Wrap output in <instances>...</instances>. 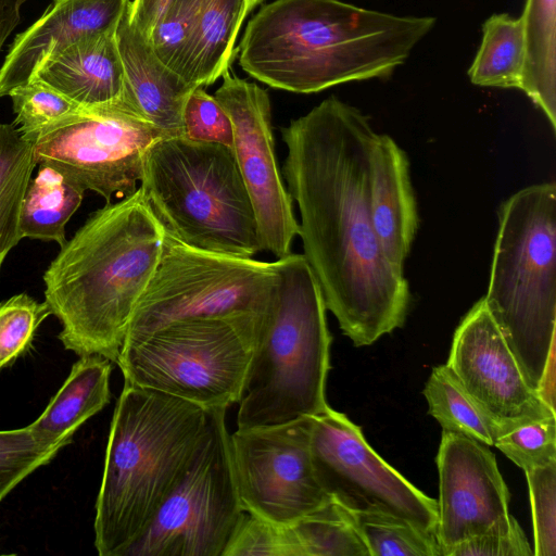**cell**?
<instances>
[{
	"mask_svg": "<svg viewBox=\"0 0 556 556\" xmlns=\"http://www.w3.org/2000/svg\"><path fill=\"white\" fill-rule=\"evenodd\" d=\"M263 320L181 319L125 342L124 383L210 409L239 403Z\"/></svg>",
	"mask_w": 556,
	"mask_h": 556,
	"instance_id": "8",
	"label": "cell"
},
{
	"mask_svg": "<svg viewBox=\"0 0 556 556\" xmlns=\"http://www.w3.org/2000/svg\"><path fill=\"white\" fill-rule=\"evenodd\" d=\"M161 134L124 103L81 106L30 140L37 165L49 166L106 203L138 189L144 155Z\"/></svg>",
	"mask_w": 556,
	"mask_h": 556,
	"instance_id": "11",
	"label": "cell"
},
{
	"mask_svg": "<svg viewBox=\"0 0 556 556\" xmlns=\"http://www.w3.org/2000/svg\"><path fill=\"white\" fill-rule=\"evenodd\" d=\"M277 287L274 262L193 248L165 230L156 269L124 343L181 319L264 320Z\"/></svg>",
	"mask_w": 556,
	"mask_h": 556,
	"instance_id": "9",
	"label": "cell"
},
{
	"mask_svg": "<svg viewBox=\"0 0 556 556\" xmlns=\"http://www.w3.org/2000/svg\"><path fill=\"white\" fill-rule=\"evenodd\" d=\"M207 421L188 401L124 383L96 502L94 546L124 556L182 475Z\"/></svg>",
	"mask_w": 556,
	"mask_h": 556,
	"instance_id": "4",
	"label": "cell"
},
{
	"mask_svg": "<svg viewBox=\"0 0 556 556\" xmlns=\"http://www.w3.org/2000/svg\"><path fill=\"white\" fill-rule=\"evenodd\" d=\"M167 232L211 252L262 251L253 206L231 148L182 137L155 141L139 182Z\"/></svg>",
	"mask_w": 556,
	"mask_h": 556,
	"instance_id": "7",
	"label": "cell"
},
{
	"mask_svg": "<svg viewBox=\"0 0 556 556\" xmlns=\"http://www.w3.org/2000/svg\"><path fill=\"white\" fill-rule=\"evenodd\" d=\"M448 556H534V553L522 528L508 513L455 546Z\"/></svg>",
	"mask_w": 556,
	"mask_h": 556,
	"instance_id": "36",
	"label": "cell"
},
{
	"mask_svg": "<svg viewBox=\"0 0 556 556\" xmlns=\"http://www.w3.org/2000/svg\"><path fill=\"white\" fill-rule=\"evenodd\" d=\"M214 97L233 127V152L256 218L262 251L283 257L299 236L293 200L282 182L268 93L254 83L224 73Z\"/></svg>",
	"mask_w": 556,
	"mask_h": 556,
	"instance_id": "14",
	"label": "cell"
},
{
	"mask_svg": "<svg viewBox=\"0 0 556 556\" xmlns=\"http://www.w3.org/2000/svg\"><path fill=\"white\" fill-rule=\"evenodd\" d=\"M165 228L141 189L93 212L43 274L45 302L65 350L116 364L152 278Z\"/></svg>",
	"mask_w": 556,
	"mask_h": 556,
	"instance_id": "3",
	"label": "cell"
},
{
	"mask_svg": "<svg viewBox=\"0 0 556 556\" xmlns=\"http://www.w3.org/2000/svg\"><path fill=\"white\" fill-rule=\"evenodd\" d=\"M485 306L539 393L555 362L556 185L522 188L498 208Z\"/></svg>",
	"mask_w": 556,
	"mask_h": 556,
	"instance_id": "6",
	"label": "cell"
},
{
	"mask_svg": "<svg viewBox=\"0 0 556 556\" xmlns=\"http://www.w3.org/2000/svg\"><path fill=\"white\" fill-rule=\"evenodd\" d=\"M534 556H556V462L526 471Z\"/></svg>",
	"mask_w": 556,
	"mask_h": 556,
	"instance_id": "34",
	"label": "cell"
},
{
	"mask_svg": "<svg viewBox=\"0 0 556 556\" xmlns=\"http://www.w3.org/2000/svg\"><path fill=\"white\" fill-rule=\"evenodd\" d=\"M263 0H245V13L247 15Z\"/></svg>",
	"mask_w": 556,
	"mask_h": 556,
	"instance_id": "38",
	"label": "cell"
},
{
	"mask_svg": "<svg viewBox=\"0 0 556 556\" xmlns=\"http://www.w3.org/2000/svg\"><path fill=\"white\" fill-rule=\"evenodd\" d=\"M207 1L134 0L127 12L129 23L157 59L185 80L190 47Z\"/></svg>",
	"mask_w": 556,
	"mask_h": 556,
	"instance_id": "23",
	"label": "cell"
},
{
	"mask_svg": "<svg viewBox=\"0 0 556 556\" xmlns=\"http://www.w3.org/2000/svg\"><path fill=\"white\" fill-rule=\"evenodd\" d=\"M37 163L31 140L12 124H0V269L9 252L22 240L20 211Z\"/></svg>",
	"mask_w": 556,
	"mask_h": 556,
	"instance_id": "27",
	"label": "cell"
},
{
	"mask_svg": "<svg viewBox=\"0 0 556 556\" xmlns=\"http://www.w3.org/2000/svg\"><path fill=\"white\" fill-rule=\"evenodd\" d=\"M525 67L520 90L556 128V0H527L522 15Z\"/></svg>",
	"mask_w": 556,
	"mask_h": 556,
	"instance_id": "24",
	"label": "cell"
},
{
	"mask_svg": "<svg viewBox=\"0 0 556 556\" xmlns=\"http://www.w3.org/2000/svg\"><path fill=\"white\" fill-rule=\"evenodd\" d=\"M115 33L70 46L48 59L31 80L53 88L80 106L123 103L125 74Z\"/></svg>",
	"mask_w": 556,
	"mask_h": 556,
	"instance_id": "20",
	"label": "cell"
},
{
	"mask_svg": "<svg viewBox=\"0 0 556 556\" xmlns=\"http://www.w3.org/2000/svg\"><path fill=\"white\" fill-rule=\"evenodd\" d=\"M226 410H207L205 429L182 475L124 556H223L245 514Z\"/></svg>",
	"mask_w": 556,
	"mask_h": 556,
	"instance_id": "10",
	"label": "cell"
},
{
	"mask_svg": "<svg viewBox=\"0 0 556 556\" xmlns=\"http://www.w3.org/2000/svg\"><path fill=\"white\" fill-rule=\"evenodd\" d=\"M49 315L46 302H38L27 293L0 301V370L30 348L38 327Z\"/></svg>",
	"mask_w": 556,
	"mask_h": 556,
	"instance_id": "32",
	"label": "cell"
},
{
	"mask_svg": "<svg viewBox=\"0 0 556 556\" xmlns=\"http://www.w3.org/2000/svg\"><path fill=\"white\" fill-rule=\"evenodd\" d=\"M70 441L46 444L28 427L0 431V502L39 467L49 464Z\"/></svg>",
	"mask_w": 556,
	"mask_h": 556,
	"instance_id": "31",
	"label": "cell"
},
{
	"mask_svg": "<svg viewBox=\"0 0 556 556\" xmlns=\"http://www.w3.org/2000/svg\"><path fill=\"white\" fill-rule=\"evenodd\" d=\"M274 264L277 292L253 352L237 428L278 426L329 407L331 334L320 287L303 254Z\"/></svg>",
	"mask_w": 556,
	"mask_h": 556,
	"instance_id": "5",
	"label": "cell"
},
{
	"mask_svg": "<svg viewBox=\"0 0 556 556\" xmlns=\"http://www.w3.org/2000/svg\"><path fill=\"white\" fill-rule=\"evenodd\" d=\"M247 545L254 556H369L349 511L333 501L289 525L256 520Z\"/></svg>",
	"mask_w": 556,
	"mask_h": 556,
	"instance_id": "21",
	"label": "cell"
},
{
	"mask_svg": "<svg viewBox=\"0 0 556 556\" xmlns=\"http://www.w3.org/2000/svg\"><path fill=\"white\" fill-rule=\"evenodd\" d=\"M525 67L521 17L491 15L482 26V40L468 70L473 85L520 89Z\"/></svg>",
	"mask_w": 556,
	"mask_h": 556,
	"instance_id": "26",
	"label": "cell"
},
{
	"mask_svg": "<svg viewBox=\"0 0 556 556\" xmlns=\"http://www.w3.org/2000/svg\"><path fill=\"white\" fill-rule=\"evenodd\" d=\"M493 446L525 472L556 462V416L498 426Z\"/></svg>",
	"mask_w": 556,
	"mask_h": 556,
	"instance_id": "30",
	"label": "cell"
},
{
	"mask_svg": "<svg viewBox=\"0 0 556 556\" xmlns=\"http://www.w3.org/2000/svg\"><path fill=\"white\" fill-rule=\"evenodd\" d=\"M231 462L245 513L292 523L332 500L320 486L309 450V417L230 434Z\"/></svg>",
	"mask_w": 556,
	"mask_h": 556,
	"instance_id": "13",
	"label": "cell"
},
{
	"mask_svg": "<svg viewBox=\"0 0 556 556\" xmlns=\"http://www.w3.org/2000/svg\"><path fill=\"white\" fill-rule=\"evenodd\" d=\"M130 0H52L15 36L0 67V98L28 84L51 56L86 39L115 33Z\"/></svg>",
	"mask_w": 556,
	"mask_h": 556,
	"instance_id": "17",
	"label": "cell"
},
{
	"mask_svg": "<svg viewBox=\"0 0 556 556\" xmlns=\"http://www.w3.org/2000/svg\"><path fill=\"white\" fill-rule=\"evenodd\" d=\"M446 366L497 426L556 416L526 381L483 298L456 328Z\"/></svg>",
	"mask_w": 556,
	"mask_h": 556,
	"instance_id": "15",
	"label": "cell"
},
{
	"mask_svg": "<svg viewBox=\"0 0 556 556\" xmlns=\"http://www.w3.org/2000/svg\"><path fill=\"white\" fill-rule=\"evenodd\" d=\"M84 193L55 169L39 165L22 200L18 224L21 238L54 241L64 245L65 226L80 206Z\"/></svg>",
	"mask_w": 556,
	"mask_h": 556,
	"instance_id": "25",
	"label": "cell"
},
{
	"mask_svg": "<svg viewBox=\"0 0 556 556\" xmlns=\"http://www.w3.org/2000/svg\"><path fill=\"white\" fill-rule=\"evenodd\" d=\"M434 24L341 0H275L248 23L239 63L273 88L313 93L389 77Z\"/></svg>",
	"mask_w": 556,
	"mask_h": 556,
	"instance_id": "2",
	"label": "cell"
},
{
	"mask_svg": "<svg viewBox=\"0 0 556 556\" xmlns=\"http://www.w3.org/2000/svg\"><path fill=\"white\" fill-rule=\"evenodd\" d=\"M282 174L301 222L303 256L326 308L355 346L403 327L410 292L386 257L368 203L369 116L332 96L281 128Z\"/></svg>",
	"mask_w": 556,
	"mask_h": 556,
	"instance_id": "1",
	"label": "cell"
},
{
	"mask_svg": "<svg viewBox=\"0 0 556 556\" xmlns=\"http://www.w3.org/2000/svg\"><path fill=\"white\" fill-rule=\"evenodd\" d=\"M12 99L15 119L13 124L28 140L55 121L81 108L53 88L31 80L13 89Z\"/></svg>",
	"mask_w": 556,
	"mask_h": 556,
	"instance_id": "33",
	"label": "cell"
},
{
	"mask_svg": "<svg viewBox=\"0 0 556 556\" xmlns=\"http://www.w3.org/2000/svg\"><path fill=\"white\" fill-rule=\"evenodd\" d=\"M435 538L442 556L508 514L510 494L488 445L442 430Z\"/></svg>",
	"mask_w": 556,
	"mask_h": 556,
	"instance_id": "16",
	"label": "cell"
},
{
	"mask_svg": "<svg viewBox=\"0 0 556 556\" xmlns=\"http://www.w3.org/2000/svg\"><path fill=\"white\" fill-rule=\"evenodd\" d=\"M112 362L100 355H83L42 414L28 429L42 443L72 442L75 431L102 410L111 400Z\"/></svg>",
	"mask_w": 556,
	"mask_h": 556,
	"instance_id": "22",
	"label": "cell"
},
{
	"mask_svg": "<svg viewBox=\"0 0 556 556\" xmlns=\"http://www.w3.org/2000/svg\"><path fill=\"white\" fill-rule=\"evenodd\" d=\"M27 0H0V50L21 20V7Z\"/></svg>",
	"mask_w": 556,
	"mask_h": 556,
	"instance_id": "37",
	"label": "cell"
},
{
	"mask_svg": "<svg viewBox=\"0 0 556 556\" xmlns=\"http://www.w3.org/2000/svg\"><path fill=\"white\" fill-rule=\"evenodd\" d=\"M368 203L379 244L393 266L403 270L416 231L418 212L405 151L386 134L371 148Z\"/></svg>",
	"mask_w": 556,
	"mask_h": 556,
	"instance_id": "19",
	"label": "cell"
},
{
	"mask_svg": "<svg viewBox=\"0 0 556 556\" xmlns=\"http://www.w3.org/2000/svg\"><path fill=\"white\" fill-rule=\"evenodd\" d=\"M182 122L186 138L232 147V122L222 104L204 87H198L189 94Z\"/></svg>",
	"mask_w": 556,
	"mask_h": 556,
	"instance_id": "35",
	"label": "cell"
},
{
	"mask_svg": "<svg viewBox=\"0 0 556 556\" xmlns=\"http://www.w3.org/2000/svg\"><path fill=\"white\" fill-rule=\"evenodd\" d=\"M348 511L369 556H442L435 534L405 519L379 513Z\"/></svg>",
	"mask_w": 556,
	"mask_h": 556,
	"instance_id": "29",
	"label": "cell"
},
{
	"mask_svg": "<svg viewBox=\"0 0 556 556\" xmlns=\"http://www.w3.org/2000/svg\"><path fill=\"white\" fill-rule=\"evenodd\" d=\"M127 12L115 33L125 74L123 103L156 129L163 139L182 137L184 108L191 91L198 87L188 84L157 59L129 23Z\"/></svg>",
	"mask_w": 556,
	"mask_h": 556,
	"instance_id": "18",
	"label": "cell"
},
{
	"mask_svg": "<svg viewBox=\"0 0 556 556\" xmlns=\"http://www.w3.org/2000/svg\"><path fill=\"white\" fill-rule=\"evenodd\" d=\"M422 393L428 413L442 430L493 446L497 424L471 399L446 364L432 369Z\"/></svg>",
	"mask_w": 556,
	"mask_h": 556,
	"instance_id": "28",
	"label": "cell"
},
{
	"mask_svg": "<svg viewBox=\"0 0 556 556\" xmlns=\"http://www.w3.org/2000/svg\"><path fill=\"white\" fill-rule=\"evenodd\" d=\"M309 450L317 480L343 508L405 519L435 534L437 500L381 458L362 429L330 406L309 417Z\"/></svg>",
	"mask_w": 556,
	"mask_h": 556,
	"instance_id": "12",
	"label": "cell"
}]
</instances>
